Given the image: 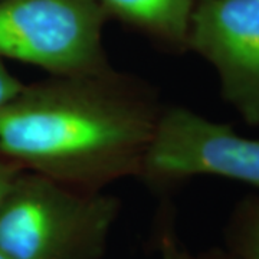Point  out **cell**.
<instances>
[{"mask_svg": "<svg viewBox=\"0 0 259 259\" xmlns=\"http://www.w3.org/2000/svg\"><path fill=\"white\" fill-rule=\"evenodd\" d=\"M163 108L151 85L112 66L49 75L0 108V154L23 171L105 190L141 176Z\"/></svg>", "mask_w": 259, "mask_h": 259, "instance_id": "obj_1", "label": "cell"}, {"mask_svg": "<svg viewBox=\"0 0 259 259\" xmlns=\"http://www.w3.org/2000/svg\"><path fill=\"white\" fill-rule=\"evenodd\" d=\"M121 202L22 171L0 203V249L13 259H104Z\"/></svg>", "mask_w": 259, "mask_h": 259, "instance_id": "obj_2", "label": "cell"}, {"mask_svg": "<svg viewBox=\"0 0 259 259\" xmlns=\"http://www.w3.org/2000/svg\"><path fill=\"white\" fill-rule=\"evenodd\" d=\"M108 16L98 0H0V59L51 76L105 71L111 68L102 44Z\"/></svg>", "mask_w": 259, "mask_h": 259, "instance_id": "obj_3", "label": "cell"}, {"mask_svg": "<svg viewBox=\"0 0 259 259\" xmlns=\"http://www.w3.org/2000/svg\"><path fill=\"white\" fill-rule=\"evenodd\" d=\"M194 176H216L259 192V139L185 107H164L141 179L168 186Z\"/></svg>", "mask_w": 259, "mask_h": 259, "instance_id": "obj_4", "label": "cell"}, {"mask_svg": "<svg viewBox=\"0 0 259 259\" xmlns=\"http://www.w3.org/2000/svg\"><path fill=\"white\" fill-rule=\"evenodd\" d=\"M186 49L214 69L242 120L259 127V0H194Z\"/></svg>", "mask_w": 259, "mask_h": 259, "instance_id": "obj_5", "label": "cell"}, {"mask_svg": "<svg viewBox=\"0 0 259 259\" xmlns=\"http://www.w3.org/2000/svg\"><path fill=\"white\" fill-rule=\"evenodd\" d=\"M122 19L173 51H186L194 0H98Z\"/></svg>", "mask_w": 259, "mask_h": 259, "instance_id": "obj_6", "label": "cell"}, {"mask_svg": "<svg viewBox=\"0 0 259 259\" xmlns=\"http://www.w3.org/2000/svg\"><path fill=\"white\" fill-rule=\"evenodd\" d=\"M228 252L236 259H259V194L235 206L225 229Z\"/></svg>", "mask_w": 259, "mask_h": 259, "instance_id": "obj_7", "label": "cell"}, {"mask_svg": "<svg viewBox=\"0 0 259 259\" xmlns=\"http://www.w3.org/2000/svg\"><path fill=\"white\" fill-rule=\"evenodd\" d=\"M161 259H236L232 253L226 252H219V250H213V252H206L202 255L193 256L190 253H186L183 250L177 248V243L175 238L171 235H164L161 238Z\"/></svg>", "mask_w": 259, "mask_h": 259, "instance_id": "obj_8", "label": "cell"}, {"mask_svg": "<svg viewBox=\"0 0 259 259\" xmlns=\"http://www.w3.org/2000/svg\"><path fill=\"white\" fill-rule=\"evenodd\" d=\"M23 83L8 69L0 59V108L22 90Z\"/></svg>", "mask_w": 259, "mask_h": 259, "instance_id": "obj_9", "label": "cell"}, {"mask_svg": "<svg viewBox=\"0 0 259 259\" xmlns=\"http://www.w3.org/2000/svg\"><path fill=\"white\" fill-rule=\"evenodd\" d=\"M22 171L23 170L20 167L16 166L3 154H0V203Z\"/></svg>", "mask_w": 259, "mask_h": 259, "instance_id": "obj_10", "label": "cell"}, {"mask_svg": "<svg viewBox=\"0 0 259 259\" xmlns=\"http://www.w3.org/2000/svg\"><path fill=\"white\" fill-rule=\"evenodd\" d=\"M0 259H13V258H10L8 253H5L3 250L0 249Z\"/></svg>", "mask_w": 259, "mask_h": 259, "instance_id": "obj_11", "label": "cell"}]
</instances>
